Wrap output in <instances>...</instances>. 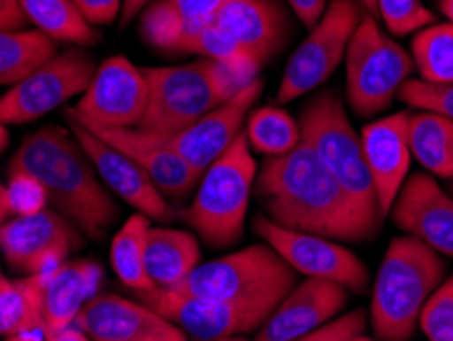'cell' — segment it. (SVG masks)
I'll return each instance as SVG.
<instances>
[{"mask_svg":"<svg viewBox=\"0 0 453 341\" xmlns=\"http://www.w3.org/2000/svg\"><path fill=\"white\" fill-rule=\"evenodd\" d=\"M345 341H378V339L365 337V336H364V333H362V336H353V337H349V339H345Z\"/></svg>","mask_w":453,"mask_h":341,"instance_id":"c3c4849f","label":"cell"},{"mask_svg":"<svg viewBox=\"0 0 453 341\" xmlns=\"http://www.w3.org/2000/svg\"><path fill=\"white\" fill-rule=\"evenodd\" d=\"M412 72L411 51L365 12L345 53V98L351 111L370 119L390 109Z\"/></svg>","mask_w":453,"mask_h":341,"instance_id":"52a82bcc","label":"cell"},{"mask_svg":"<svg viewBox=\"0 0 453 341\" xmlns=\"http://www.w3.org/2000/svg\"><path fill=\"white\" fill-rule=\"evenodd\" d=\"M331 0H288L290 9L295 15L301 19V23L311 27H315L319 23V19L325 15Z\"/></svg>","mask_w":453,"mask_h":341,"instance_id":"f35d334b","label":"cell"},{"mask_svg":"<svg viewBox=\"0 0 453 341\" xmlns=\"http://www.w3.org/2000/svg\"><path fill=\"white\" fill-rule=\"evenodd\" d=\"M217 341H248V339L235 336V337H223V339H217Z\"/></svg>","mask_w":453,"mask_h":341,"instance_id":"681fc988","label":"cell"},{"mask_svg":"<svg viewBox=\"0 0 453 341\" xmlns=\"http://www.w3.org/2000/svg\"><path fill=\"white\" fill-rule=\"evenodd\" d=\"M27 21L56 43H72L86 48L98 43L95 27L86 21L74 0H21Z\"/></svg>","mask_w":453,"mask_h":341,"instance_id":"4316f807","label":"cell"},{"mask_svg":"<svg viewBox=\"0 0 453 341\" xmlns=\"http://www.w3.org/2000/svg\"><path fill=\"white\" fill-rule=\"evenodd\" d=\"M296 283L298 274L268 244H256L201 264L174 291L221 303L278 305Z\"/></svg>","mask_w":453,"mask_h":341,"instance_id":"8992f818","label":"cell"},{"mask_svg":"<svg viewBox=\"0 0 453 341\" xmlns=\"http://www.w3.org/2000/svg\"><path fill=\"white\" fill-rule=\"evenodd\" d=\"M245 139L251 151L265 158L286 156L301 145V123L292 119L282 106H259L245 121Z\"/></svg>","mask_w":453,"mask_h":341,"instance_id":"f546056e","label":"cell"},{"mask_svg":"<svg viewBox=\"0 0 453 341\" xmlns=\"http://www.w3.org/2000/svg\"><path fill=\"white\" fill-rule=\"evenodd\" d=\"M365 325H368L365 311L357 309L343 313V315L329 321L327 325L319 327V329L292 341H345L353 336H362V333H365Z\"/></svg>","mask_w":453,"mask_h":341,"instance_id":"d590c367","label":"cell"},{"mask_svg":"<svg viewBox=\"0 0 453 341\" xmlns=\"http://www.w3.org/2000/svg\"><path fill=\"white\" fill-rule=\"evenodd\" d=\"M411 56L425 82H453V25L433 23L417 31L411 42Z\"/></svg>","mask_w":453,"mask_h":341,"instance_id":"4dcf8cb0","label":"cell"},{"mask_svg":"<svg viewBox=\"0 0 453 341\" xmlns=\"http://www.w3.org/2000/svg\"><path fill=\"white\" fill-rule=\"evenodd\" d=\"M388 215L404 236L453 258V195L445 192L431 174H411Z\"/></svg>","mask_w":453,"mask_h":341,"instance_id":"9a60e30c","label":"cell"},{"mask_svg":"<svg viewBox=\"0 0 453 341\" xmlns=\"http://www.w3.org/2000/svg\"><path fill=\"white\" fill-rule=\"evenodd\" d=\"M143 74L150 95L148 109L137 129L164 137L196 123L250 84V80L226 66L203 58L182 66L143 68Z\"/></svg>","mask_w":453,"mask_h":341,"instance_id":"277c9868","label":"cell"},{"mask_svg":"<svg viewBox=\"0 0 453 341\" xmlns=\"http://www.w3.org/2000/svg\"><path fill=\"white\" fill-rule=\"evenodd\" d=\"M201 244L195 233L151 227L145 250V270L156 289H178L201 266Z\"/></svg>","mask_w":453,"mask_h":341,"instance_id":"cb8c5ba5","label":"cell"},{"mask_svg":"<svg viewBox=\"0 0 453 341\" xmlns=\"http://www.w3.org/2000/svg\"><path fill=\"white\" fill-rule=\"evenodd\" d=\"M262 90L264 82L256 78L235 97L206 112L196 123L170 136L168 142L176 147L190 168L201 176L215 159L221 158L235 143L239 136H243L245 121H248L251 106L256 105Z\"/></svg>","mask_w":453,"mask_h":341,"instance_id":"e0dca14e","label":"cell"},{"mask_svg":"<svg viewBox=\"0 0 453 341\" xmlns=\"http://www.w3.org/2000/svg\"><path fill=\"white\" fill-rule=\"evenodd\" d=\"M256 195L265 217L276 225L339 244H359L374 237L382 221L370 217L309 145L286 156L265 158L259 166Z\"/></svg>","mask_w":453,"mask_h":341,"instance_id":"6da1fadb","label":"cell"},{"mask_svg":"<svg viewBox=\"0 0 453 341\" xmlns=\"http://www.w3.org/2000/svg\"><path fill=\"white\" fill-rule=\"evenodd\" d=\"M103 280L101 266L90 260L64 262L45 274L42 298V331L45 337L74 325L78 313L96 297Z\"/></svg>","mask_w":453,"mask_h":341,"instance_id":"7402d4cb","label":"cell"},{"mask_svg":"<svg viewBox=\"0 0 453 341\" xmlns=\"http://www.w3.org/2000/svg\"><path fill=\"white\" fill-rule=\"evenodd\" d=\"M43 280L45 274L12 280L0 270V337L42 331Z\"/></svg>","mask_w":453,"mask_h":341,"instance_id":"484cf974","label":"cell"},{"mask_svg":"<svg viewBox=\"0 0 453 341\" xmlns=\"http://www.w3.org/2000/svg\"><path fill=\"white\" fill-rule=\"evenodd\" d=\"M82 233L58 211L11 217L0 225V252L12 270L33 276L48 274L68 262L82 245Z\"/></svg>","mask_w":453,"mask_h":341,"instance_id":"5bb4252c","label":"cell"},{"mask_svg":"<svg viewBox=\"0 0 453 341\" xmlns=\"http://www.w3.org/2000/svg\"><path fill=\"white\" fill-rule=\"evenodd\" d=\"M4 186L11 217L35 215V213L50 209V198L48 192H45V186L33 174L9 170V182Z\"/></svg>","mask_w":453,"mask_h":341,"instance_id":"e575fe53","label":"cell"},{"mask_svg":"<svg viewBox=\"0 0 453 341\" xmlns=\"http://www.w3.org/2000/svg\"><path fill=\"white\" fill-rule=\"evenodd\" d=\"M257 172L259 166L243 133L201 174L184 221L203 242L223 250L242 239Z\"/></svg>","mask_w":453,"mask_h":341,"instance_id":"5b68a950","label":"cell"},{"mask_svg":"<svg viewBox=\"0 0 453 341\" xmlns=\"http://www.w3.org/2000/svg\"><path fill=\"white\" fill-rule=\"evenodd\" d=\"M364 15L365 11L353 0H331L325 15L311 27L309 37L286 64L276 95L278 106L309 95L327 82L345 62L349 42Z\"/></svg>","mask_w":453,"mask_h":341,"instance_id":"9c48e42d","label":"cell"},{"mask_svg":"<svg viewBox=\"0 0 453 341\" xmlns=\"http://www.w3.org/2000/svg\"><path fill=\"white\" fill-rule=\"evenodd\" d=\"M439 11L448 17V23L453 25V0H439Z\"/></svg>","mask_w":453,"mask_h":341,"instance_id":"bcb514c9","label":"cell"},{"mask_svg":"<svg viewBox=\"0 0 453 341\" xmlns=\"http://www.w3.org/2000/svg\"><path fill=\"white\" fill-rule=\"evenodd\" d=\"M165 3L186 21L209 25L217 21V15L226 4V0H165Z\"/></svg>","mask_w":453,"mask_h":341,"instance_id":"8d00e7d4","label":"cell"},{"mask_svg":"<svg viewBox=\"0 0 453 341\" xmlns=\"http://www.w3.org/2000/svg\"><path fill=\"white\" fill-rule=\"evenodd\" d=\"M376 12L392 35L404 37L437 23L423 0H376Z\"/></svg>","mask_w":453,"mask_h":341,"instance_id":"1f68e13d","label":"cell"},{"mask_svg":"<svg viewBox=\"0 0 453 341\" xmlns=\"http://www.w3.org/2000/svg\"><path fill=\"white\" fill-rule=\"evenodd\" d=\"M70 131L74 133L78 143L82 145L86 156L90 158L103 184L112 195L119 197L137 213H143L151 221H165L172 219V209L151 178L139 166L133 162L129 156H125L121 150L106 143L104 139L96 137L88 127L74 121L68 117Z\"/></svg>","mask_w":453,"mask_h":341,"instance_id":"2e32d148","label":"cell"},{"mask_svg":"<svg viewBox=\"0 0 453 341\" xmlns=\"http://www.w3.org/2000/svg\"><path fill=\"white\" fill-rule=\"evenodd\" d=\"M6 219H11V209L9 200H6V186L0 182V225H3Z\"/></svg>","mask_w":453,"mask_h":341,"instance_id":"7bdbcfd3","label":"cell"},{"mask_svg":"<svg viewBox=\"0 0 453 341\" xmlns=\"http://www.w3.org/2000/svg\"><path fill=\"white\" fill-rule=\"evenodd\" d=\"M451 192H453V186H451Z\"/></svg>","mask_w":453,"mask_h":341,"instance_id":"f907efd6","label":"cell"},{"mask_svg":"<svg viewBox=\"0 0 453 341\" xmlns=\"http://www.w3.org/2000/svg\"><path fill=\"white\" fill-rule=\"evenodd\" d=\"M353 3H357L364 11H368V12L376 11V0H353Z\"/></svg>","mask_w":453,"mask_h":341,"instance_id":"7dc6e473","label":"cell"},{"mask_svg":"<svg viewBox=\"0 0 453 341\" xmlns=\"http://www.w3.org/2000/svg\"><path fill=\"white\" fill-rule=\"evenodd\" d=\"M253 229L296 274L329 280L357 294H364L368 289V266L339 242L312 233L286 229L265 215L256 219Z\"/></svg>","mask_w":453,"mask_h":341,"instance_id":"7c38bea8","label":"cell"},{"mask_svg":"<svg viewBox=\"0 0 453 341\" xmlns=\"http://www.w3.org/2000/svg\"><path fill=\"white\" fill-rule=\"evenodd\" d=\"M151 227L150 217H145L143 213H135L125 221L111 244L112 270L125 286L137 292L156 289L145 270V250H148Z\"/></svg>","mask_w":453,"mask_h":341,"instance_id":"f1b7e54d","label":"cell"},{"mask_svg":"<svg viewBox=\"0 0 453 341\" xmlns=\"http://www.w3.org/2000/svg\"><path fill=\"white\" fill-rule=\"evenodd\" d=\"M148 95L143 68L125 56H112L98 66L68 117L111 129H135L148 109Z\"/></svg>","mask_w":453,"mask_h":341,"instance_id":"4fadbf2b","label":"cell"},{"mask_svg":"<svg viewBox=\"0 0 453 341\" xmlns=\"http://www.w3.org/2000/svg\"><path fill=\"white\" fill-rule=\"evenodd\" d=\"M398 98L411 109L453 119V82L433 84L421 78H411L398 92Z\"/></svg>","mask_w":453,"mask_h":341,"instance_id":"836d02e7","label":"cell"},{"mask_svg":"<svg viewBox=\"0 0 453 341\" xmlns=\"http://www.w3.org/2000/svg\"><path fill=\"white\" fill-rule=\"evenodd\" d=\"M301 142L309 145L345 192L368 213L382 221L362 137L349 121L348 109L335 92H321L303 109Z\"/></svg>","mask_w":453,"mask_h":341,"instance_id":"ba28073f","label":"cell"},{"mask_svg":"<svg viewBox=\"0 0 453 341\" xmlns=\"http://www.w3.org/2000/svg\"><path fill=\"white\" fill-rule=\"evenodd\" d=\"M409 121L411 112L398 111L368 123L359 133L382 219L388 217L398 192L409 178L412 162Z\"/></svg>","mask_w":453,"mask_h":341,"instance_id":"d6986e66","label":"cell"},{"mask_svg":"<svg viewBox=\"0 0 453 341\" xmlns=\"http://www.w3.org/2000/svg\"><path fill=\"white\" fill-rule=\"evenodd\" d=\"M217 25L262 66L282 48L288 33L276 0H226L217 15Z\"/></svg>","mask_w":453,"mask_h":341,"instance_id":"603a6c76","label":"cell"},{"mask_svg":"<svg viewBox=\"0 0 453 341\" xmlns=\"http://www.w3.org/2000/svg\"><path fill=\"white\" fill-rule=\"evenodd\" d=\"M11 136H9V125H6L3 119H0V153H3L6 147H9Z\"/></svg>","mask_w":453,"mask_h":341,"instance_id":"f6af8a7d","label":"cell"},{"mask_svg":"<svg viewBox=\"0 0 453 341\" xmlns=\"http://www.w3.org/2000/svg\"><path fill=\"white\" fill-rule=\"evenodd\" d=\"M21 0H0V29H27Z\"/></svg>","mask_w":453,"mask_h":341,"instance_id":"ab89813d","label":"cell"},{"mask_svg":"<svg viewBox=\"0 0 453 341\" xmlns=\"http://www.w3.org/2000/svg\"><path fill=\"white\" fill-rule=\"evenodd\" d=\"M74 4L92 27H104L121 17L125 0H74Z\"/></svg>","mask_w":453,"mask_h":341,"instance_id":"74e56055","label":"cell"},{"mask_svg":"<svg viewBox=\"0 0 453 341\" xmlns=\"http://www.w3.org/2000/svg\"><path fill=\"white\" fill-rule=\"evenodd\" d=\"M95 72L96 64L90 53L58 51L48 64L0 97V119L6 125L35 123L70 98L84 95Z\"/></svg>","mask_w":453,"mask_h":341,"instance_id":"30bf717a","label":"cell"},{"mask_svg":"<svg viewBox=\"0 0 453 341\" xmlns=\"http://www.w3.org/2000/svg\"><path fill=\"white\" fill-rule=\"evenodd\" d=\"M58 43L37 29H0V86H15L48 64Z\"/></svg>","mask_w":453,"mask_h":341,"instance_id":"83f0119b","label":"cell"},{"mask_svg":"<svg viewBox=\"0 0 453 341\" xmlns=\"http://www.w3.org/2000/svg\"><path fill=\"white\" fill-rule=\"evenodd\" d=\"M441 253L418 239H392L376 274L370 323L378 341H409L425 303L445 280Z\"/></svg>","mask_w":453,"mask_h":341,"instance_id":"3957f363","label":"cell"},{"mask_svg":"<svg viewBox=\"0 0 453 341\" xmlns=\"http://www.w3.org/2000/svg\"><path fill=\"white\" fill-rule=\"evenodd\" d=\"M139 298L195 341H217L257 331L278 306L274 303H221L165 289L139 292Z\"/></svg>","mask_w":453,"mask_h":341,"instance_id":"8fae6325","label":"cell"},{"mask_svg":"<svg viewBox=\"0 0 453 341\" xmlns=\"http://www.w3.org/2000/svg\"><path fill=\"white\" fill-rule=\"evenodd\" d=\"M409 143L412 158L433 178H453V119L418 111L411 115Z\"/></svg>","mask_w":453,"mask_h":341,"instance_id":"d4e9b609","label":"cell"},{"mask_svg":"<svg viewBox=\"0 0 453 341\" xmlns=\"http://www.w3.org/2000/svg\"><path fill=\"white\" fill-rule=\"evenodd\" d=\"M82 125L88 127L96 137L104 139L106 143H111L117 150H121L125 156H129L139 168L148 174L151 182L157 186L165 198L182 200L196 189L201 176L180 156L176 147L168 142V137L145 133L137 129V127L135 129H111V127L88 123Z\"/></svg>","mask_w":453,"mask_h":341,"instance_id":"44dd1931","label":"cell"},{"mask_svg":"<svg viewBox=\"0 0 453 341\" xmlns=\"http://www.w3.org/2000/svg\"><path fill=\"white\" fill-rule=\"evenodd\" d=\"M349 303V291L337 283L304 278L280 300L268 321L259 327L256 341H292L327 325Z\"/></svg>","mask_w":453,"mask_h":341,"instance_id":"ffe728a7","label":"cell"},{"mask_svg":"<svg viewBox=\"0 0 453 341\" xmlns=\"http://www.w3.org/2000/svg\"><path fill=\"white\" fill-rule=\"evenodd\" d=\"M74 325L95 341H188V336L145 303L96 294L82 311Z\"/></svg>","mask_w":453,"mask_h":341,"instance_id":"ac0fdd59","label":"cell"},{"mask_svg":"<svg viewBox=\"0 0 453 341\" xmlns=\"http://www.w3.org/2000/svg\"><path fill=\"white\" fill-rule=\"evenodd\" d=\"M418 327L429 341H453V274L437 286L425 303Z\"/></svg>","mask_w":453,"mask_h":341,"instance_id":"d6a6232c","label":"cell"},{"mask_svg":"<svg viewBox=\"0 0 453 341\" xmlns=\"http://www.w3.org/2000/svg\"><path fill=\"white\" fill-rule=\"evenodd\" d=\"M48 341H95L92 337L86 336V333L80 329L76 325L65 327V329L53 333V336L48 337Z\"/></svg>","mask_w":453,"mask_h":341,"instance_id":"b9f144b4","label":"cell"},{"mask_svg":"<svg viewBox=\"0 0 453 341\" xmlns=\"http://www.w3.org/2000/svg\"><path fill=\"white\" fill-rule=\"evenodd\" d=\"M6 341H48L42 331H27V333H17V336L6 337Z\"/></svg>","mask_w":453,"mask_h":341,"instance_id":"ee69618b","label":"cell"},{"mask_svg":"<svg viewBox=\"0 0 453 341\" xmlns=\"http://www.w3.org/2000/svg\"><path fill=\"white\" fill-rule=\"evenodd\" d=\"M153 3V0H125L123 4V12H121V23L127 25L129 21H133L137 15L148 9V6Z\"/></svg>","mask_w":453,"mask_h":341,"instance_id":"60d3db41","label":"cell"},{"mask_svg":"<svg viewBox=\"0 0 453 341\" xmlns=\"http://www.w3.org/2000/svg\"><path fill=\"white\" fill-rule=\"evenodd\" d=\"M9 170L33 174L45 186L50 209L70 221L82 236L103 239L119 217V206L74 133L42 127L25 137Z\"/></svg>","mask_w":453,"mask_h":341,"instance_id":"7a4b0ae2","label":"cell"}]
</instances>
